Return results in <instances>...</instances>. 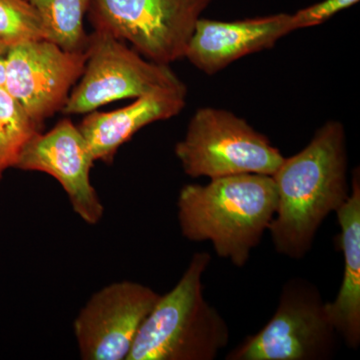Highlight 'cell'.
I'll return each instance as SVG.
<instances>
[{"instance_id":"obj_1","label":"cell","mask_w":360,"mask_h":360,"mask_svg":"<svg viewBox=\"0 0 360 360\" xmlns=\"http://www.w3.org/2000/svg\"><path fill=\"white\" fill-rule=\"evenodd\" d=\"M347 135L342 123L330 120L315 131L300 153L285 158L272 179L277 207L269 227L276 252L302 259L317 231L350 193Z\"/></svg>"},{"instance_id":"obj_2","label":"cell","mask_w":360,"mask_h":360,"mask_svg":"<svg viewBox=\"0 0 360 360\" xmlns=\"http://www.w3.org/2000/svg\"><path fill=\"white\" fill-rule=\"evenodd\" d=\"M276 207L272 176L238 174L182 187L177 217L184 238L210 241L219 257L241 269L269 231Z\"/></svg>"},{"instance_id":"obj_3","label":"cell","mask_w":360,"mask_h":360,"mask_svg":"<svg viewBox=\"0 0 360 360\" xmlns=\"http://www.w3.org/2000/svg\"><path fill=\"white\" fill-rule=\"evenodd\" d=\"M210 262L206 251L194 253L179 283L141 324L127 360H214L229 345V324L203 293Z\"/></svg>"},{"instance_id":"obj_4","label":"cell","mask_w":360,"mask_h":360,"mask_svg":"<svg viewBox=\"0 0 360 360\" xmlns=\"http://www.w3.org/2000/svg\"><path fill=\"white\" fill-rule=\"evenodd\" d=\"M184 174L210 179L231 175H272L284 156L269 137L229 110L201 108L175 146Z\"/></svg>"},{"instance_id":"obj_5","label":"cell","mask_w":360,"mask_h":360,"mask_svg":"<svg viewBox=\"0 0 360 360\" xmlns=\"http://www.w3.org/2000/svg\"><path fill=\"white\" fill-rule=\"evenodd\" d=\"M338 336L319 288L307 279L295 277L283 286L270 321L225 359H331L338 349Z\"/></svg>"},{"instance_id":"obj_6","label":"cell","mask_w":360,"mask_h":360,"mask_svg":"<svg viewBox=\"0 0 360 360\" xmlns=\"http://www.w3.org/2000/svg\"><path fill=\"white\" fill-rule=\"evenodd\" d=\"M212 0H90L96 32L129 42L153 63L169 65L186 58L196 23Z\"/></svg>"},{"instance_id":"obj_7","label":"cell","mask_w":360,"mask_h":360,"mask_svg":"<svg viewBox=\"0 0 360 360\" xmlns=\"http://www.w3.org/2000/svg\"><path fill=\"white\" fill-rule=\"evenodd\" d=\"M87 58L79 84L71 90L63 112L87 115L120 101L158 91L187 94L186 84L169 68L144 58L127 42L108 33L89 35Z\"/></svg>"},{"instance_id":"obj_8","label":"cell","mask_w":360,"mask_h":360,"mask_svg":"<svg viewBox=\"0 0 360 360\" xmlns=\"http://www.w3.org/2000/svg\"><path fill=\"white\" fill-rule=\"evenodd\" d=\"M86 51H68L51 40L13 45L6 63V90L40 127L65 108L82 77Z\"/></svg>"},{"instance_id":"obj_9","label":"cell","mask_w":360,"mask_h":360,"mask_svg":"<svg viewBox=\"0 0 360 360\" xmlns=\"http://www.w3.org/2000/svg\"><path fill=\"white\" fill-rule=\"evenodd\" d=\"M160 295L144 284L123 281L92 295L73 322L84 360H127L141 324Z\"/></svg>"},{"instance_id":"obj_10","label":"cell","mask_w":360,"mask_h":360,"mask_svg":"<svg viewBox=\"0 0 360 360\" xmlns=\"http://www.w3.org/2000/svg\"><path fill=\"white\" fill-rule=\"evenodd\" d=\"M94 162L84 135L65 118L49 132L35 134L21 150L14 168L51 175L65 189L73 212L85 224L96 225L103 219L104 207L90 180Z\"/></svg>"},{"instance_id":"obj_11","label":"cell","mask_w":360,"mask_h":360,"mask_svg":"<svg viewBox=\"0 0 360 360\" xmlns=\"http://www.w3.org/2000/svg\"><path fill=\"white\" fill-rule=\"evenodd\" d=\"M292 32V18L288 13L234 21L200 18L184 58L198 70L213 75L238 59L271 49Z\"/></svg>"},{"instance_id":"obj_12","label":"cell","mask_w":360,"mask_h":360,"mask_svg":"<svg viewBox=\"0 0 360 360\" xmlns=\"http://www.w3.org/2000/svg\"><path fill=\"white\" fill-rule=\"evenodd\" d=\"M187 94L158 91L137 97L125 108L110 112L87 113L78 129L89 144L94 160L112 162L122 144L151 123L179 115L186 106Z\"/></svg>"},{"instance_id":"obj_13","label":"cell","mask_w":360,"mask_h":360,"mask_svg":"<svg viewBox=\"0 0 360 360\" xmlns=\"http://www.w3.org/2000/svg\"><path fill=\"white\" fill-rule=\"evenodd\" d=\"M340 248L345 257L343 278L335 302H328L329 319L352 349L360 345V175L352 172L349 196L336 210Z\"/></svg>"},{"instance_id":"obj_14","label":"cell","mask_w":360,"mask_h":360,"mask_svg":"<svg viewBox=\"0 0 360 360\" xmlns=\"http://www.w3.org/2000/svg\"><path fill=\"white\" fill-rule=\"evenodd\" d=\"M44 18L51 41L68 51H86L84 30L90 0H27Z\"/></svg>"},{"instance_id":"obj_15","label":"cell","mask_w":360,"mask_h":360,"mask_svg":"<svg viewBox=\"0 0 360 360\" xmlns=\"http://www.w3.org/2000/svg\"><path fill=\"white\" fill-rule=\"evenodd\" d=\"M41 129L6 90L0 87V182L6 170L14 168L25 144Z\"/></svg>"},{"instance_id":"obj_16","label":"cell","mask_w":360,"mask_h":360,"mask_svg":"<svg viewBox=\"0 0 360 360\" xmlns=\"http://www.w3.org/2000/svg\"><path fill=\"white\" fill-rule=\"evenodd\" d=\"M0 39L9 46L51 40L49 28L27 0H0Z\"/></svg>"},{"instance_id":"obj_17","label":"cell","mask_w":360,"mask_h":360,"mask_svg":"<svg viewBox=\"0 0 360 360\" xmlns=\"http://www.w3.org/2000/svg\"><path fill=\"white\" fill-rule=\"evenodd\" d=\"M359 0H323L314 6L300 9L291 14L295 30L312 27L326 22L335 14L354 6Z\"/></svg>"},{"instance_id":"obj_18","label":"cell","mask_w":360,"mask_h":360,"mask_svg":"<svg viewBox=\"0 0 360 360\" xmlns=\"http://www.w3.org/2000/svg\"><path fill=\"white\" fill-rule=\"evenodd\" d=\"M9 49L11 46L0 39V87H4L6 79V63Z\"/></svg>"}]
</instances>
